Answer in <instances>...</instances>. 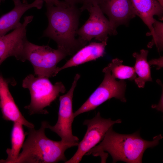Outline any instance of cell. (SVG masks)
<instances>
[{
  "mask_svg": "<svg viewBox=\"0 0 163 163\" xmlns=\"http://www.w3.org/2000/svg\"><path fill=\"white\" fill-rule=\"evenodd\" d=\"M149 62V64L157 65L158 66V69H160L163 66V57H161L158 59L152 60Z\"/></svg>",
  "mask_w": 163,
  "mask_h": 163,
  "instance_id": "obj_21",
  "label": "cell"
},
{
  "mask_svg": "<svg viewBox=\"0 0 163 163\" xmlns=\"http://www.w3.org/2000/svg\"><path fill=\"white\" fill-rule=\"evenodd\" d=\"M160 4L163 6V0H157Z\"/></svg>",
  "mask_w": 163,
  "mask_h": 163,
  "instance_id": "obj_24",
  "label": "cell"
},
{
  "mask_svg": "<svg viewBox=\"0 0 163 163\" xmlns=\"http://www.w3.org/2000/svg\"><path fill=\"white\" fill-rule=\"evenodd\" d=\"M153 27L155 37V45L156 46L158 51L160 52L163 49V23L155 19Z\"/></svg>",
  "mask_w": 163,
  "mask_h": 163,
  "instance_id": "obj_19",
  "label": "cell"
},
{
  "mask_svg": "<svg viewBox=\"0 0 163 163\" xmlns=\"http://www.w3.org/2000/svg\"><path fill=\"white\" fill-rule=\"evenodd\" d=\"M120 119L112 120L105 119L98 112L93 118L85 120L83 125L87 126L86 133L82 141L78 142V148L74 155L65 163H78L91 149L103 139L107 130L114 124L120 123Z\"/></svg>",
  "mask_w": 163,
  "mask_h": 163,
  "instance_id": "obj_7",
  "label": "cell"
},
{
  "mask_svg": "<svg viewBox=\"0 0 163 163\" xmlns=\"http://www.w3.org/2000/svg\"><path fill=\"white\" fill-rule=\"evenodd\" d=\"M13 1L14 8L0 17V37L19 26L21 24L20 19L27 10L33 8L40 9L43 2L41 0H35L30 4L25 1L22 2L21 0H13Z\"/></svg>",
  "mask_w": 163,
  "mask_h": 163,
  "instance_id": "obj_14",
  "label": "cell"
},
{
  "mask_svg": "<svg viewBox=\"0 0 163 163\" xmlns=\"http://www.w3.org/2000/svg\"><path fill=\"white\" fill-rule=\"evenodd\" d=\"M148 53V50L142 49L140 53L135 52L133 54V57L136 59L134 68L138 76L134 80L140 88H144L146 82L152 81L150 64L147 59Z\"/></svg>",
  "mask_w": 163,
  "mask_h": 163,
  "instance_id": "obj_17",
  "label": "cell"
},
{
  "mask_svg": "<svg viewBox=\"0 0 163 163\" xmlns=\"http://www.w3.org/2000/svg\"><path fill=\"white\" fill-rule=\"evenodd\" d=\"M123 61L117 58L112 60L105 68L109 70L114 78L132 81L136 77L134 67L123 65Z\"/></svg>",
  "mask_w": 163,
  "mask_h": 163,
  "instance_id": "obj_18",
  "label": "cell"
},
{
  "mask_svg": "<svg viewBox=\"0 0 163 163\" xmlns=\"http://www.w3.org/2000/svg\"><path fill=\"white\" fill-rule=\"evenodd\" d=\"M23 126L20 123H14L11 134V148L6 150L7 158L0 160V163H14L18 158L27 134L24 133Z\"/></svg>",
  "mask_w": 163,
  "mask_h": 163,
  "instance_id": "obj_16",
  "label": "cell"
},
{
  "mask_svg": "<svg viewBox=\"0 0 163 163\" xmlns=\"http://www.w3.org/2000/svg\"><path fill=\"white\" fill-rule=\"evenodd\" d=\"M162 138L160 134L154 137L152 141H149L142 138L139 131L132 134H122L114 132L112 127L107 132L101 142L86 155L100 156L104 159V152H106L111 156L113 163L121 161L141 163L145 151L157 145Z\"/></svg>",
  "mask_w": 163,
  "mask_h": 163,
  "instance_id": "obj_2",
  "label": "cell"
},
{
  "mask_svg": "<svg viewBox=\"0 0 163 163\" xmlns=\"http://www.w3.org/2000/svg\"><path fill=\"white\" fill-rule=\"evenodd\" d=\"M26 1V0H23ZM46 2V5H56L59 2V0H41Z\"/></svg>",
  "mask_w": 163,
  "mask_h": 163,
  "instance_id": "obj_22",
  "label": "cell"
},
{
  "mask_svg": "<svg viewBox=\"0 0 163 163\" xmlns=\"http://www.w3.org/2000/svg\"><path fill=\"white\" fill-rule=\"evenodd\" d=\"M103 72L105 73L103 81L86 101L74 113L75 117L81 114L94 110L113 97L123 102H126L125 96V82L123 80L117 81L112 76L110 71L105 68Z\"/></svg>",
  "mask_w": 163,
  "mask_h": 163,
  "instance_id": "obj_6",
  "label": "cell"
},
{
  "mask_svg": "<svg viewBox=\"0 0 163 163\" xmlns=\"http://www.w3.org/2000/svg\"><path fill=\"white\" fill-rule=\"evenodd\" d=\"M98 5L116 30L119 25H127L136 16L131 0H100Z\"/></svg>",
  "mask_w": 163,
  "mask_h": 163,
  "instance_id": "obj_11",
  "label": "cell"
},
{
  "mask_svg": "<svg viewBox=\"0 0 163 163\" xmlns=\"http://www.w3.org/2000/svg\"><path fill=\"white\" fill-rule=\"evenodd\" d=\"M48 123L43 121L37 130L28 128V136L22 151L14 163H55L67 161L65 151L78 146V143H66L49 139L45 133Z\"/></svg>",
  "mask_w": 163,
  "mask_h": 163,
  "instance_id": "obj_3",
  "label": "cell"
},
{
  "mask_svg": "<svg viewBox=\"0 0 163 163\" xmlns=\"http://www.w3.org/2000/svg\"><path fill=\"white\" fill-rule=\"evenodd\" d=\"M46 7L48 24L43 37L53 40L57 48L68 56L73 55L87 43L75 37L81 11L76 5L65 1H60L56 5H46Z\"/></svg>",
  "mask_w": 163,
  "mask_h": 163,
  "instance_id": "obj_1",
  "label": "cell"
},
{
  "mask_svg": "<svg viewBox=\"0 0 163 163\" xmlns=\"http://www.w3.org/2000/svg\"><path fill=\"white\" fill-rule=\"evenodd\" d=\"M100 0H82V6L80 8L81 11L87 10L93 5H98Z\"/></svg>",
  "mask_w": 163,
  "mask_h": 163,
  "instance_id": "obj_20",
  "label": "cell"
},
{
  "mask_svg": "<svg viewBox=\"0 0 163 163\" xmlns=\"http://www.w3.org/2000/svg\"><path fill=\"white\" fill-rule=\"evenodd\" d=\"M80 77L79 74H76L70 90L60 97L58 119L56 124L53 126L49 123L47 125V128L57 134L65 142H79L78 137L72 134V125L75 118L72 110L73 93Z\"/></svg>",
  "mask_w": 163,
  "mask_h": 163,
  "instance_id": "obj_8",
  "label": "cell"
},
{
  "mask_svg": "<svg viewBox=\"0 0 163 163\" xmlns=\"http://www.w3.org/2000/svg\"><path fill=\"white\" fill-rule=\"evenodd\" d=\"M136 15L139 16L148 27L150 30L147 36H152V39L148 44L149 48L155 45V37L153 27L155 15L159 19H163V6L157 0H131Z\"/></svg>",
  "mask_w": 163,
  "mask_h": 163,
  "instance_id": "obj_12",
  "label": "cell"
},
{
  "mask_svg": "<svg viewBox=\"0 0 163 163\" xmlns=\"http://www.w3.org/2000/svg\"><path fill=\"white\" fill-rule=\"evenodd\" d=\"M33 18L32 15L25 17L23 22L19 26L11 33L0 37V66L10 56H14L22 62L26 61L25 51L28 41L26 28Z\"/></svg>",
  "mask_w": 163,
  "mask_h": 163,
  "instance_id": "obj_10",
  "label": "cell"
},
{
  "mask_svg": "<svg viewBox=\"0 0 163 163\" xmlns=\"http://www.w3.org/2000/svg\"><path fill=\"white\" fill-rule=\"evenodd\" d=\"M2 0H0V3L1 2Z\"/></svg>",
  "mask_w": 163,
  "mask_h": 163,
  "instance_id": "obj_25",
  "label": "cell"
},
{
  "mask_svg": "<svg viewBox=\"0 0 163 163\" xmlns=\"http://www.w3.org/2000/svg\"><path fill=\"white\" fill-rule=\"evenodd\" d=\"M8 84L0 75V108L3 118L20 123L28 128H34V125L26 120L19 110L9 90Z\"/></svg>",
  "mask_w": 163,
  "mask_h": 163,
  "instance_id": "obj_13",
  "label": "cell"
},
{
  "mask_svg": "<svg viewBox=\"0 0 163 163\" xmlns=\"http://www.w3.org/2000/svg\"><path fill=\"white\" fill-rule=\"evenodd\" d=\"M64 1L70 5H76V4L82 3V0H64Z\"/></svg>",
  "mask_w": 163,
  "mask_h": 163,
  "instance_id": "obj_23",
  "label": "cell"
},
{
  "mask_svg": "<svg viewBox=\"0 0 163 163\" xmlns=\"http://www.w3.org/2000/svg\"><path fill=\"white\" fill-rule=\"evenodd\" d=\"M107 40L101 43L92 42L77 51L61 67L59 72L68 68L75 66L91 61L95 60L103 56Z\"/></svg>",
  "mask_w": 163,
  "mask_h": 163,
  "instance_id": "obj_15",
  "label": "cell"
},
{
  "mask_svg": "<svg viewBox=\"0 0 163 163\" xmlns=\"http://www.w3.org/2000/svg\"><path fill=\"white\" fill-rule=\"evenodd\" d=\"M68 55L62 49L48 45L39 46L28 41L25 51L26 60L33 66L35 75L49 78L59 72L58 63Z\"/></svg>",
  "mask_w": 163,
  "mask_h": 163,
  "instance_id": "obj_5",
  "label": "cell"
},
{
  "mask_svg": "<svg viewBox=\"0 0 163 163\" xmlns=\"http://www.w3.org/2000/svg\"><path fill=\"white\" fill-rule=\"evenodd\" d=\"M22 87L28 89L31 96L30 104L24 107L30 115L34 114H47L44 109L59 96L64 93L66 88L61 82H57L53 85L46 77H35L29 74L23 80Z\"/></svg>",
  "mask_w": 163,
  "mask_h": 163,
  "instance_id": "obj_4",
  "label": "cell"
},
{
  "mask_svg": "<svg viewBox=\"0 0 163 163\" xmlns=\"http://www.w3.org/2000/svg\"><path fill=\"white\" fill-rule=\"evenodd\" d=\"M87 10L89 12V17L76 31L78 38L87 43L93 38L102 42L107 40L108 35L117 34V30L104 16L98 5L91 6Z\"/></svg>",
  "mask_w": 163,
  "mask_h": 163,
  "instance_id": "obj_9",
  "label": "cell"
}]
</instances>
